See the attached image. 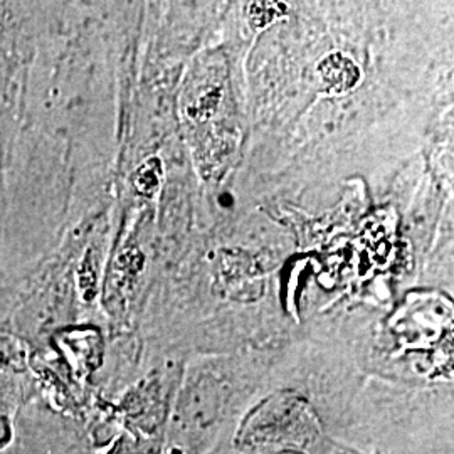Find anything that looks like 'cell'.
<instances>
[{
	"mask_svg": "<svg viewBox=\"0 0 454 454\" xmlns=\"http://www.w3.org/2000/svg\"><path fill=\"white\" fill-rule=\"evenodd\" d=\"M0 2H2V0H0Z\"/></svg>",
	"mask_w": 454,
	"mask_h": 454,
	"instance_id": "cell-3",
	"label": "cell"
},
{
	"mask_svg": "<svg viewBox=\"0 0 454 454\" xmlns=\"http://www.w3.org/2000/svg\"><path fill=\"white\" fill-rule=\"evenodd\" d=\"M34 52L0 33V130L26 110Z\"/></svg>",
	"mask_w": 454,
	"mask_h": 454,
	"instance_id": "cell-1",
	"label": "cell"
},
{
	"mask_svg": "<svg viewBox=\"0 0 454 454\" xmlns=\"http://www.w3.org/2000/svg\"><path fill=\"white\" fill-rule=\"evenodd\" d=\"M318 74L326 93L330 95H347L357 86L360 80L357 65L341 52L325 56L318 65Z\"/></svg>",
	"mask_w": 454,
	"mask_h": 454,
	"instance_id": "cell-2",
	"label": "cell"
}]
</instances>
